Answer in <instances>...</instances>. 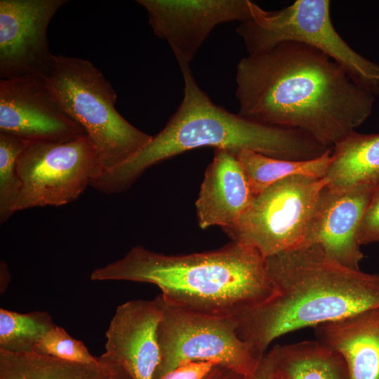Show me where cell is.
I'll use <instances>...</instances> for the list:
<instances>
[{
    "label": "cell",
    "instance_id": "obj_1",
    "mask_svg": "<svg viewBox=\"0 0 379 379\" xmlns=\"http://www.w3.org/2000/svg\"><path fill=\"white\" fill-rule=\"evenodd\" d=\"M240 115L300 131L331 148L371 115L375 97L335 60L303 43L284 41L240 60Z\"/></svg>",
    "mask_w": 379,
    "mask_h": 379
},
{
    "label": "cell",
    "instance_id": "obj_2",
    "mask_svg": "<svg viewBox=\"0 0 379 379\" xmlns=\"http://www.w3.org/2000/svg\"><path fill=\"white\" fill-rule=\"evenodd\" d=\"M270 295L234 316L240 338L263 357L276 338L379 307V274L345 267L316 244L265 258Z\"/></svg>",
    "mask_w": 379,
    "mask_h": 379
},
{
    "label": "cell",
    "instance_id": "obj_3",
    "mask_svg": "<svg viewBox=\"0 0 379 379\" xmlns=\"http://www.w3.org/2000/svg\"><path fill=\"white\" fill-rule=\"evenodd\" d=\"M178 65L184 88L176 111L138 152L93 180L94 189L107 194L124 192L152 166L204 147L225 149L236 155L251 150L293 161L312 159L328 150L300 131L262 124L215 104L197 84L190 64Z\"/></svg>",
    "mask_w": 379,
    "mask_h": 379
},
{
    "label": "cell",
    "instance_id": "obj_4",
    "mask_svg": "<svg viewBox=\"0 0 379 379\" xmlns=\"http://www.w3.org/2000/svg\"><path fill=\"white\" fill-rule=\"evenodd\" d=\"M91 279L152 284L168 304L216 316H236L272 292L265 258L235 241L186 255H166L136 246L122 258L93 270Z\"/></svg>",
    "mask_w": 379,
    "mask_h": 379
},
{
    "label": "cell",
    "instance_id": "obj_5",
    "mask_svg": "<svg viewBox=\"0 0 379 379\" xmlns=\"http://www.w3.org/2000/svg\"><path fill=\"white\" fill-rule=\"evenodd\" d=\"M45 80L60 107L84 129L103 172L128 159L151 140L152 135L117 112L114 89L90 61L57 55L55 69Z\"/></svg>",
    "mask_w": 379,
    "mask_h": 379
},
{
    "label": "cell",
    "instance_id": "obj_6",
    "mask_svg": "<svg viewBox=\"0 0 379 379\" xmlns=\"http://www.w3.org/2000/svg\"><path fill=\"white\" fill-rule=\"evenodd\" d=\"M328 0H296L277 11H266L251 1V17L236 32L248 55L284 41L310 45L338 63L360 87L379 97V64L354 51L338 33Z\"/></svg>",
    "mask_w": 379,
    "mask_h": 379
},
{
    "label": "cell",
    "instance_id": "obj_7",
    "mask_svg": "<svg viewBox=\"0 0 379 379\" xmlns=\"http://www.w3.org/2000/svg\"><path fill=\"white\" fill-rule=\"evenodd\" d=\"M157 298L162 309L157 332L160 361L153 379L193 361H213L246 378L254 375L263 357L240 338L234 316L197 313Z\"/></svg>",
    "mask_w": 379,
    "mask_h": 379
},
{
    "label": "cell",
    "instance_id": "obj_8",
    "mask_svg": "<svg viewBox=\"0 0 379 379\" xmlns=\"http://www.w3.org/2000/svg\"><path fill=\"white\" fill-rule=\"evenodd\" d=\"M324 178L294 175L256 195L233 225L222 230L231 241L256 249L265 258L302 245Z\"/></svg>",
    "mask_w": 379,
    "mask_h": 379
},
{
    "label": "cell",
    "instance_id": "obj_9",
    "mask_svg": "<svg viewBox=\"0 0 379 379\" xmlns=\"http://www.w3.org/2000/svg\"><path fill=\"white\" fill-rule=\"evenodd\" d=\"M17 167L22 188L15 212L69 204L103 172L86 135L65 142H26Z\"/></svg>",
    "mask_w": 379,
    "mask_h": 379
},
{
    "label": "cell",
    "instance_id": "obj_10",
    "mask_svg": "<svg viewBox=\"0 0 379 379\" xmlns=\"http://www.w3.org/2000/svg\"><path fill=\"white\" fill-rule=\"evenodd\" d=\"M66 0L0 1V77L46 79L57 55L50 51L49 23Z\"/></svg>",
    "mask_w": 379,
    "mask_h": 379
},
{
    "label": "cell",
    "instance_id": "obj_11",
    "mask_svg": "<svg viewBox=\"0 0 379 379\" xmlns=\"http://www.w3.org/2000/svg\"><path fill=\"white\" fill-rule=\"evenodd\" d=\"M154 34L169 44L180 63L193 60L218 25L251 17L248 0H138Z\"/></svg>",
    "mask_w": 379,
    "mask_h": 379
},
{
    "label": "cell",
    "instance_id": "obj_12",
    "mask_svg": "<svg viewBox=\"0 0 379 379\" xmlns=\"http://www.w3.org/2000/svg\"><path fill=\"white\" fill-rule=\"evenodd\" d=\"M0 132L25 142H65L86 135L40 77L1 79Z\"/></svg>",
    "mask_w": 379,
    "mask_h": 379
},
{
    "label": "cell",
    "instance_id": "obj_13",
    "mask_svg": "<svg viewBox=\"0 0 379 379\" xmlns=\"http://www.w3.org/2000/svg\"><path fill=\"white\" fill-rule=\"evenodd\" d=\"M375 188L359 185L321 189L301 246L321 247L333 260L360 270L364 258L359 241L361 222Z\"/></svg>",
    "mask_w": 379,
    "mask_h": 379
},
{
    "label": "cell",
    "instance_id": "obj_14",
    "mask_svg": "<svg viewBox=\"0 0 379 379\" xmlns=\"http://www.w3.org/2000/svg\"><path fill=\"white\" fill-rule=\"evenodd\" d=\"M161 317L157 297L120 305L105 333L102 356L122 366L133 379H153L160 361L157 332Z\"/></svg>",
    "mask_w": 379,
    "mask_h": 379
},
{
    "label": "cell",
    "instance_id": "obj_15",
    "mask_svg": "<svg viewBox=\"0 0 379 379\" xmlns=\"http://www.w3.org/2000/svg\"><path fill=\"white\" fill-rule=\"evenodd\" d=\"M255 195L237 155L215 149L196 201L198 225L227 227L243 215Z\"/></svg>",
    "mask_w": 379,
    "mask_h": 379
},
{
    "label": "cell",
    "instance_id": "obj_16",
    "mask_svg": "<svg viewBox=\"0 0 379 379\" xmlns=\"http://www.w3.org/2000/svg\"><path fill=\"white\" fill-rule=\"evenodd\" d=\"M313 328L315 340L343 357L350 379H379V307Z\"/></svg>",
    "mask_w": 379,
    "mask_h": 379
},
{
    "label": "cell",
    "instance_id": "obj_17",
    "mask_svg": "<svg viewBox=\"0 0 379 379\" xmlns=\"http://www.w3.org/2000/svg\"><path fill=\"white\" fill-rule=\"evenodd\" d=\"M0 379H133L100 355L96 362H72L36 353L0 350Z\"/></svg>",
    "mask_w": 379,
    "mask_h": 379
},
{
    "label": "cell",
    "instance_id": "obj_18",
    "mask_svg": "<svg viewBox=\"0 0 379 379\" xmlns=\"http://www.w3.org/2000/svg\"><path fill=\"white\" fill-rule=\"evenodd\" d=\"M332 156L324 178L327 186L337 189L379 186V133L354 131L333 146Z\"/></svg>",
    "mask_w": 379,
    "mask_h": 379
},
{
    "label": "cell",
    "instance_id": "obj_19",
    "mask_svg": "<svg viewBox=\"0 0 379 379\" xmlns=\"http://www.w3.org/2000/svg\"><path fill=\"white\" fill-rule=\"evenodd\" d=\"M270 351L272 379H350L343 357L317 340L277 345Z\"/></svg>",
    "mask_w": 379,
    "mask_h": 379
},
{
    "label": "cell",
    "instance_id": "obj_20",
    "mask_svg": "<svg viewBox=\"0 0 379 379\" xmlns=\"http://www.w3.org/2000/svg\"><path fill=\"white\" fill-rule=\"evenodd\" d=\"M333 147L322 155L309 160H285L243 150L237 154L251 185L258 195L272 184L294 175L324 178L333 159Z\"/></svg>",
    "mask_w": 379,
    "mask_h": 379
},
{
    "label": "cell",
    "instance_id": "obj_21",
    "mask_svg": "<svg viewBox=\"0 0 379 379\" xmlns=\"http://www.w3.org/2000/svg\"><path fill=\"white\" fill-rule=\"evenodd\" d=\"M55 326L46 312L22 314L1 308L0 350L34 353L42 338Z\"/></svg>",
    "mask_w": 379,
    "mask_h": 379
},
{
    "label": "cell",
    "instance_id": "obj_22",
    "mask_svg": "<svg viewBox=\"0 0 379 379\" xmlns=\"http://www.w3.org/2000/svg\"><path fill=\"white\" fill-rule=\"evenodd\" d=\"M26 142L0 132V222L15 212L22 188L17 162Z\"/></svg>",
    "mask_w": 379,
    "mask_h": 379
},
{
    "label": "cell",
    "instance_id": "obj_23",
    "mask_svg": "<svg viewBox=\"0 0 379 379\" xmlns=\"http://www.w3.org/2000/svg\"><path fill=\"white\" fill-rule=\"evenodd\" d=\"M34 353L85 364L96 362L98 359L91 354L82 341L72 338L57 325L42 338Z\"/></svg>",
    "mask_w": 379,
    "mask_h": 379
},
{
    "label": "cell",
    "instance_id": "obj_24",
    "mask_svg": "<svg viewBox=\"0 0 379 379\" xmlns=\"http://www.w3.org/2000/svg\"><path fill=\"white\" fill-rule=\"evenodd\" d=\"M359 241L361 246L379 242V186L375 188L364 214Z\"/></svg>",
    "mask_w": 379,
    "mask_h": 379
},
{
    "label": "cell",
    "instance_id": "obj_25",
    "mask_svg": "<svg viewBox=\"0 0 379 379\" xmlns=\"http://www.w3.org/2000/svg\"><path fill=\"white\" fill-rule=\"evenodd\" d=\"M216 366L213 361H186L179 364L161 379H204Z\"/></svg>",
    "mask_w": 379,
    "mask_h": 379
},
{
    "label": "cell",
    "instance_id": "obj_26",
    "mask_svg": "<svg viewBox=\"0 0 379 379\" xmlns=\"http://www.w3.org/2000/svg\"><path fill=\"white\" fill-rule=\"evenodd\" d=\"M272 356L270 351H269L262 358L254 375L246 379H272Z\"/></svg>",
    "mask_w": 379,
    "mask_h": 379
},
{
    "label": "cell",
    "instance_id": "obj_27",
    "mask_svg": "<svg viewBox=\"0 0 379 379\" xmlns=\"http://www.w3.org/2000/svg\"><path fill=\"white\" fill-rule=\"evenodd\" d=\"M204 379H246V378L234 371L218 365Z\"/></svg>",
    "mask_w": 379,
    "mask_h": 379
}]
</instances>
